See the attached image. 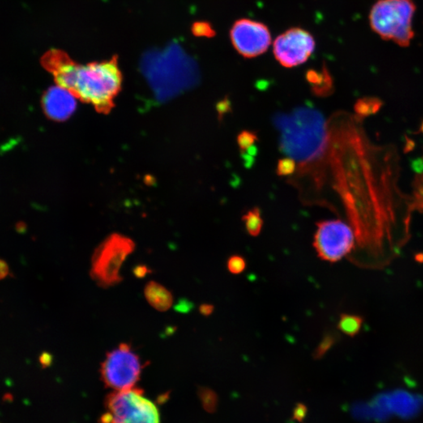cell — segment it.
I'll return each mask as SVG.
<instances>
[{
	"instance_id": "2",
	"label": "cell",
	"mask_w": 423,
	"mask_h": 423,
	"mask_svg": "<svg viewBox=\"0 0 423 423\" xmlns=\"http://www.w3.org/2000/svg\"><path fill=\"white\" fill-rule=\"evenodd\" d=\"M279 132V143L286 157L296 164H309L320 160L326 151L329 134L321 112L310 107H300L274 118Z\"/></svg>"
},
{
	"instance_id": "12",
	"label": "cell",
	"mask_w": 423,
	"mask_h": 423,
	"mask_svg": "<svg viewBox=\"0 0 423 423\" xmlns=\"http://www.w3.org/2000/svg\"><path fill=\"white\" fill-rule=\"evenodd\" d=\"M363 319L360 316L354 314H342L338 322V329L345 335L355 336L360 332Z\"/></svg>"
},
{
	"instance_id": "11",
	"label": "cell",
	"mask_w": 423,
	"mask_h": 423,
	"mask_svg": "<svg viewBox=\"0 0 423 423\" xmlns=\"http://www.w3.org/2000/svg\"><path fill=\"white\" fill-rule=\"evenodd\" d=\"M144 296L149 304L159 311H166L173 302L171 292L155 282H150L145 286Z\"/></svg>"
},
{
	"instance_id": "1",
	"label": "cell",
	"mask_w": 423,
	"mask_h": 423,
	"mask_svg": "<svg viewBox=\"0 0 423 423\" xmlns=\"http://www.w3.org/2000/svg\"><path fill=\"white\" fill-rule=\"evenodd\" d=\"M41 63L53 74L57 86L91 104L98 112L108 113L113 108L122 82L117 57L81 65L65 52L51 49L43 55Z\"/></svg>"
},
{
	"instance_id": "6",
	"label": "cell",
	"mask_w": 423,
	"mask_h": 423,
	"mask_svg": "<svg viewBox=\"0 0 423 423\" xmlns=\"http://www.w3.org/2000/svg\"><path fill=\"white\" fill-rule=\"evenodd\" d=\"M143 365L140 356L125 343L108 352L100 368L104 386L115 391L135 387Z\"/></svg>"
},
{
	"instance_id": "13",
	"label": "cell",
	"mask_w": 423,
	"mask_h": 423,
	"mask_svg": "<svg viewBox=\"0 0 423 423\" xmlns=\"http://www.w3.org/2000/svg\"><path fill=\"white\" fill-rule=\"evenodd\" d=\"M243 221L245 223L246 231L251 236L256 237L260 234L262 231L263 221L261 216L260 211L257 208L247 212L243 215Z\"/></svg>"
},
{
	"instance_id": "17",
	"label": "cell",
	"mask_w": 423,
	"mask_h": 423,
	"mask_svg": "<svg viewBox=\"0 0 423 423\" xmlns=\"http://www.w3.org/2000/svg\"><path fill=\"white\" fill-rule=\"evenodd\" d=\"M296 163L292 159L286 157L281 159L278 164V172L280 176H289L296 169Z\"/></svg>"
},
{
	"instance_id": "9",
	"label": "cell",
	"mask_w": 423,
	"mask_h": 423,
	"mask_svg": "<svg viewBox=\"0 0 423 423\" xmlns=\"http://www.w3.org/2000/svg\"><path fill=\"white\" fill-rule=\"evenodd\" d=\"M235 49L243 57H256L266 52L271 43L270 31L263 24L249 19L238 20L231 29Z\"/></svg>"
},
{
	"instance_id": "26",
	"label": "cell",
	"mask_w": 423,
	"mask_h": 423,
	"mask_svg": "<svg viewBox=\"0 0 423 423\" xmlns=\"http://www.w3.org/2000/svg\"><path fill=\"white\" fill-rule=\"evenodd\" d=\"M4 400H6V401H11L13 400V396L10 394H6L4 395L3 397Z\"/></svg>"
},
{
	"instance_id": "15",
	"label": "cell",
	"mask_w": 423,
	"mask_h": 423,
	"mask_svg": "<svg viewBox=\"0 0 423 423\" xmlns=\"http://www.w3.org/2000/svg\"><path fill=\"white\" fill-rule=\"evenodd\" d=\"M335 340L336 339H335V335H332V334H326L323 337V339H321L319 344L316 348L315 351H314V353H313L314 358L320 359L323 357L327 353L328 351H329V350L334 346Z\"/></svg>"
},
{
	"instance_id": "4",
	"label": "cell",
	"mask_w": 423,
	"mask_h": 423,
	"mask_svg": "<svg viewBox=\"0 0 423 423\" xmlns=\"http://www.w3.org/2000/svg\"><path fill=\"white\" fill-rule=\"evenodd\" d=\"M135 249L133 240L119 234H113L96 248L92 257L91 278L103 288L121 282V265Z\"/></svg>"
},
{
	"instance_id": "23",
	"label": "cell",
	"mask_w": 423,
	"mask_h": 423,
	"mask_svg": "<svg viewBox=\"0 0 423 423\" xmlns=\"http://www.w3.org/2000/svg\"><path fill=\"white\" fill-rule=\"evenodd\" d=\"M214 310V306L210 304H202L200 306V312L204 316H210Z\"/></svg>"
},
{
	"instance_id": "10",
	"label": "cell",
	"mask_w": 423,
	"mask_h": 423,
	"mask_svg": "<svg viewBox=\"0 0 423 423\" xmlns=\"http://www.w3.org/2000/svg\"><path fill=\"white\" fill-rule=\"evenodd\" d=\"M75 96L61 86L50 87L42 97V106L47 117L54 121H65L76 108Z\"/></svg>"
},
{
	"instance_id": "18",
	"label": "cell",
	"mask_w": 423,
	"mask_h": 423,
	"mask_svg": "<svg viewBox=\"0 0 423 423\" xmlns=\"http://www.w3.org/2000/svg\"><path fill=\"white\" fill-rule=\"evenodd\" d=\"M256 139H257V137L255 135L254 133L249 131L241 132L239 134L238 138H237L239 147H241V150H246L254 144Z\"/></svg>"
},
{
	"instance_id": "20",
	"label": "cell",
	"mask_w": 423,
	"mask_h": 423,
	"mask_svg": "<svg viewBox=\"0 0 423 423\" xmlns=\"http://www.w3.org/2000/svg\"><path fill=\"white\" fill-rule=\"evenodd\" d=\"M194 31L197 32V35H211V33H213V30H212L210 26L204 23L197 24Z\"/></svg>"
},
{
	"instance_id": "5",
	"label": "cell",
	"mask_w": 423,
	"mask_h": 423,
	"mask_svg": "<svg viewBox=\"0 0 423 423\" xmlns=\"http://www.w3.org/2000/svg\"><path fill=\"white\" fill-rule=\"evenodd\" d=\"M104 405L113 415L112 423H160L158 407L143 397L140 388L112 392L106 397Z\"/></svg>"
},
{
	"instance_id": "24",
	"label": "cell",
	"mask_w": 423,
	"mask_h": 423,
	"mask_svg": "<svg viewBox=\"0 0 423 423\" xmlns=\"http://www.w3.org/2000/svg\"><path fill=\"white\" fill-rule=\"evenodd\" d=\"M113 423V415L109 411H107L99 419V423Z\"/></svg>"
},
{
	"instance_id": "14",
	"label": "cell",
	"mask_w": 423,
	"mask_h": 423,
	"mask_svg": "<svg viewBox=\"0 0 423 423\" xmlns=\"http://www.w3.org/2000/svg\"><path fill=\"white\" fill-rule=\"evenodd\" d=\"M382 106L379 99L375 97H366L356 102L355 112L360 117H367L377 113Z\"/></svg>"
},
{
	"instance_id": "8",
	"label": "cell",
	"mask_w": 423,
	"mask_h": 423,
	"mask_svg": "<svg viewBox=\"0 0 423 423\" xmlns=\"http://www.w3.org/2000/svg\"><path fill=\"white\" fill-rule=\"evenodd\" d=\"M315 49L313 36L305 30L295 27L279 35L274 43L277 61L285 68L299 66L307 61Z\"/></svg>"
},
{
	"instance_id": "27",
	"label": "cell",
	"mask_w": 423,
	"mask_h": 423,
	"mask_svg": "<svg viewBox=\"0 0 423 423\" xmlns=\"http://www.w3.org/2000/svg\"><path fill=\"white\" fill-rule=\"evenodd\" d=\"M420 131H421L422 133H423V124H422L421 128H420Z\"/></svg>"
},
{
	"instance_id": "25",
	"label": "cell",
	"mask_w": 423,
	"mask_h": 423,
	"mask_svg": "<svg viewBox=\"0 0 423 423\" xmlns=\"http://www.w3.org/2000/svg\"><path fill=\"white\" fill-rule=\"evenodd\" d=\"M26 225L24 223H19L18 225H17V231L20 233H22L24 231H25Z\"/></svg>"
},
{
	"instance_id": "7",
	"label": "cell",
	"mask_w": 423,
	"mask_h": 423,
	"mask_svg": "<svg viewBox=\"0 0 423 423\" xmlns=\"http://www.w3.org/2000/svg\"><path fill=\"white\" fill-rule=\"evenodd\" d=\"M354 231L339 219L323 220L317 224L313 247L322 260L335 262L352 253L355 248Z\"/></svg>"
},
{
	"instance_id": "3",
	"label": "cell",
	"mask_w": 423,
	"mask_h": 423,
	"mask_svg": "<svg viewBox=\"0 0 423 423\" xmlns=\"http://www.w3.org/2000/svg\"><path fill=\"white\" fill-rule=\"evenodd\" d=\"M415 10L413 0H378L369 14L371 27L383 40L409 47L415 37L412 19Z\"/></svg>"
},
{
	"instance_id": "22",
	"label": "cell",
	"mask_w": 423,
	"mask_h": 423,
	"mask_svg": "<svg viewBox=\"0 0 423 423\" xmlns=\"http://www.w3.org/2000/svg\"><path fill=\"white\" fill-rule=\"evenodd\" d=\"M52 356L49 354V352H44L42 353L41 356L39 357V362L41 364L43 368H47L52 363Z\"/></svg>"
},
{
	"instance_id": "19",
	"label": "cell",
	"mask_w": 423,
	"mask_h": 423,
	"mask_svg": "<svg viewBox=\"0 0 423 423\" xmlns=\"http://www.w3.org/2000/svg\"><path fill=\"white\" fill-rule=\"evenodd\" d=\"M200 398L204 403V407L211 411L215 403V395L210 390L201 389L199 391Z\"/></svg>"
},
{
	"instance_id": "16",
	"label": "cell",
	"mask_w": 423,
	"mask_h": 423,
	"mask_svg": "<svg viewBox=\"0 0 423 423\" xmlns=\"http://www.w3.org/2000/svg\"><path fill=\"white\" fill-rule=\"evenodd\" d=\"M227 269L231 274H239L242 273L246 267L245 258L238 255H234L228 258L227 262Z\"/></svg>"
},
{
	"instance_id": "21",
	"label": "cell",
	"mask_w": 423,
	"mask_h": 423,
	"mask_svg": "<svg viewBox=\"0 0 423 423\" xmlns=\"http://www.w3.org/2000/svg\"><path fill=\"white\" fill-rule=\"evenodd\" d=\"M10 275V267L7 262L0 258V281L3 280L6 277Z\"/></svg>"
}]
</instances>
